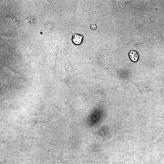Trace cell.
Instances as JSON below:
<instances>
[{
	"mask_svg": "<svg viewBox=\"0 0 164 164\" xmlns=\"http://www.w3.org/2000/svg\"><path fill=\"white\" fill-rule=\"evenodd\" d=\"M135 144L132 139L128 138L114 159V164H137L134 156Z\"/></svg>",
	"mask_w": 164,
	"mask_h": 164,
	"instance_id": "1",
	"label": "cell"
},
{
	"mask_svg": "<svg viewBox=\"0 0 164 164\" xmlns=\"http://www.w3.org/2000/svg\"><path fill=\"white\" fill-rule=\"evenodd\" d=\"M155 126L148 142V148L151 149L164 141V123L158 124Z\"/></svg>",
	"mask_w": 164,
	"mask_h": 164,
	"instance_id": "2",
	"label": "cell"
},
{
	"mask_svg": "<svg viewBox=\"0 0 164 164\" xmlns=\"http://www.w3.org/2000/svg\"><path fill=\"white\" fill-rule=\"evenodd\" d=\"M83 39L82 35L78 33H74L73 36L72 40L74 44L79 45L81 43Z\"/></svg>",
	"mask_w": 164,
	"mask_h": 164,
	"instance_id": "3",
	"label": "cell"
},
{
	"mask_svg": "<svg viewBox=\"0 0 164 164\" xmlns=\"http://www.w3.org/2000/svg\"><path fill=\"white\" fill-rule=\"evenodd\" d=\"M129 55L130 59L133 62L137 61L138 56L136 51L131 50L129 53Z\"/></svg>",
	"mask_w": 164,
	"mask_h": 164,
	"instance_id": "4",
	"label": "cell"
},
{
	"mask_svg": "<svg viewBox=\"0 0 164 164\" xmlns=\"http://www.w3.org/2000/svg\"><path fill=\"white\" fill-rule=\"evenodd\" d=\"M16 36L12 33H6L2 36V37L7 39H12L15 38Z\"/></svg>",
	"mask_w": 164,
	"mask_h": 164,
	"instance_id": "5",
	"label": "cell"
},
{
	"mask_svg": "<svg viewBox=\"0 0 164 164\" xmlns=\"http://www.w3.org/2000/svg\"><path fill=\"white\" fill-rule=\"evenodd\" d=\"M161 161L164 162V146L159 150Z\"/></svg>",
	"mask_w": 164,
	"mask_h": 164,
	"instance_id": "6",
	"label": "cell"
},
{
	"mask_svg": "<svg viewBox=\"0 0 164 164\" xmlns=\"http://www.w3.org/2000/svg\"><path fill=\"white\" fill-rule=\"evenodd\" d=\"M5 16L6 18L8 20H9L10 21L14 22H15L17 21V20L14 17L7 15H6Z\"/></svg>",
	"mask_w": 164,
	"mask_h": 164,
	"instance_id": "7",
	"label": "cell"
},
{
	"mask_svg": "<svg viewBox=\"0 0 164 164\" xmlns=\"http://www.w3.org/2000/svg\"><path fill=\"white\" fill-rule=\"evenodd\" d=\"M25 19L27 20V22L29 24L31 25L32 24H33V20L32 18L26 17Z\"/></svg>",
	"mask_w": 164,
	"mask_h": 164,
	"instance_id": "8",
	"label": "cell"
},
{
	"mask_svg": "<svg viewBox=\"0 0 164 164\" xmlns=\"http://www.w3.org/2000/svg\"><path fill=\"white\" fill-rule=\"evenodd\" d=\"M91 27L93 29H95L96 28V26L94 24H92L91 25Z\"/></svg>",
	"mask_w": 164,
	"mask_h": 164,
	"instance_id": "9",
	"label": "cell"
},
{
	"mask_svg": "<svg viewBox=\"0 0 164 164\" xmlns=\"http://www.w3.org/2000/svg\"><path fill=\"white\" fill-rule=\"evenodd\" d=\"M162 162V163H159L158 164H164V162Z\"/></svg>",
	"mask_w": 164,
	"mask_h": 164,
	"instance_id": "10",
	"label": "cell"
}]
</instances>
